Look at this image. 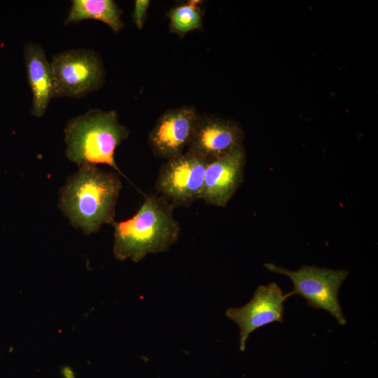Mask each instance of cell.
Listing matches in <instances>:
<instances>
[{
	"instance_id": "1",
	"label": "cell",
	"mask_w": 378,
	"mask_h": 378,
	"mask_svg": "<svg viewBox=\"0 0 378 378\" xmlns=\"http://www.w3.org/2000/svg\"><path fill=\"white\" fill-rule=\"evenodd\" d=\"M121 188L118 173L83 165L62 189L59 207L74 227L88 234L94 233L115 221Z\"/></svg>"
},
{
	"instance_id": "2",
	"label": "cell",
	"mask_w": 378,
	"mask_h": 378,
	"mask_svg": "<svg viewBox=\"0 0 378 378\" xmlns=\"http://www.w3.org/2000/svg\"><path fill=\"white\" fill-rule=\"evenodd\" d=\"M174 209L162 196L150 195L131 218L113 221L115 257L137 262L149 253L167 251L178 241L181 233Z\"/></svg>"
},
{
	"instance_id": "3",
	"label": "cell",
	"mask_w": 378,
	"mask_h": 378,
	"mask_svg": "<svg viewBox=\"0 0 378 378\" xmlns=\"http://www.w3.org/2000/svg\"><path fill=\"white\" fill-rule=\"evenodd\" d=\"M114 110L90 109L70 120L64 130L66 155L79 167L106 164L123 175L115 160L117 147L129 136Z\"/></svg>"
},
{
	"instance_id": "4",
	"label": "cell",
	"mask_w": 378,
	"mask_h": 378,
	"mask_svg": "<svg viewBox=\"0 0 378 378\" xmlns=\"http://www.w3.org/2000/svg\"><path fill=\"white\" fill-rule=\"evenodd\" d=\"M264 266L271 272L287 276L293 284V289L284 295L286 299L294 295L303 297L307 304L330 314L340 325L346 321L339 302L340 288L347 277L348 271L340 269L304 265L296 271L287 270L272 263Z\"/></svg>"
},
{
	"instance_id": "5",
	"label": "cell",
	"mask_w": 378,
	"mask_h": 378,
	"mask_svg": "<svg viewBox=\"0 0 378 378\" xmlns=\"http://www.w3.org/2000/svg\"><path fill=\"white\" fill-rule=\"evenodd\" d=\"M50 65L53 98H81L98 90L104 81L102 59L90 49H71L55 54Z\"/></svg>"
},
{
	"instance_id": "6",
	"label": "cell",
	"mask_w": 378,
	"mask_h": 378,
	"mask_svg": "<svg viewBox=\"0 0 378 378\" xmlns=\"http://www.w3.org/2000/svg\"><path fill=\"white\" fill-rule=\"evenodd\" d=\"M207 163L206 159L187 150L166 160L155 181L158 194L174 207L201 200Z\"/></svg>"
},
{
	"instance_id": "7",
	"label": "cell",
	"mask_w": 378,
	"mask_h": 378,
	"mask_svg": "<svg viewBox=\"0 0 378 378\" xmlns=\"http://www.w3.org/2000/svg\"><path fill=\"white\" fill-rule=\"evenodd\" d=\"M200 115L195 106L188 105L163 113L148 134V144L153 154L168 160L185 152Z\"/></svg>"
},
{
	"instance_id": "8",
	"label": "cell",
	"mask_w": 378,
	"mask_h": 378,
	"mask_svg": "<svg viewBox=\"0 0 378 378\" xmlns=\"http://www.w3.org/2000/svg\"><path fill=\"white\" fill-rule=\"evenodd\" d=\"M286 298L276 283L259 286L245 305L227 309L226 316L239 327V349L244 351L250 334L273 322L284 321Z\"/></svg>"
},
{
	"instance_id": "9",
	"label": "cell",
	"mask_w": 378,
	"mask_h": 378,
	"mask_svg": "<svg viewBox=\"0 0 378 378\" xmlns=\"http://www.w3.org/2000/svg\"><path fill=\"white\" fill-rule=\"evenodd\" d=\"M245 164L243 146L209 161L201 200L209 205L225 206L243 181Z\"/></svg>"
},
{
	"instance_id": "10",
	"label": "cell",
	"mask_w": 378,
	"mask_h": 378,
	"mask_svg": "<svg viewBox=\"0 0 378 378\" xmlns=\"http://www.w3.org/2000/svg\"><path fill=\"white\" fill-rule=\"evenodd\" d=\"M242 141L243 131L234 122L200 115L186 150L209 162L242 146Z\"/></svg>"
},
{
	"instance_id": "11",
	"label": "cell",
	"mask_w": 378,
	"mask_h": 378,
	"mask_svg": "<svg viewBox=\"0 0 378 378\" xmlns=\"http://www.w3.org/2000/svg\"><path fill=\"white\" fill-rule=\"evenodd\" d=\"M27 76L32 92L31 112L36 117L44 115L50 101L53 98V80L50 62L43 48L29 43L24 48Z\"/></svg>"
},
{
	"instance_id": "12",
	"label": "cell",
	"mask_w": 378,
	"mask_h": 378,
	"mask_svg": "<svg viewBox=\"0 0 378 378\" xmlns=\"http://www.w3.org/2000/svg\"><path fill=\"white\" fill-rule=\"evenodd\" d=\"M122 10L112 0H73L65 24L95 20L107 24L114 33L124 27Z\"/></svg>"
},
{
	"instance_id": "13",
	"label": "cell",
	"mask_w": 378,
	"mask_h": 378,
	"mask_svg": "<svg viewBox=\"0 0 378 378\" xmlns=\"http://www.w3.org/2000/svg\"><path fill=\"white\" fill-rule=\"evenodd\" d=\"M201 2L197 0H190L167 12L170 32L182 38L189 31L202 29V13L200 7Z\"/></svg>"
},
{
	"instance_id": "14",
	"label": "cell",
	"mask_w": 378,
	"mask_h": 378,
	"mask_svg": "<svg viewBox=\"0 0 378 378\" xmlns=\"http://www.w3.org/2000/svg\"><path fill=\"white\" fill-rule=\"evenodd\" d=\"M150 3L149 0L134 1L132 12V21L138 29H141L144 27Z\"/></svg>"
}]
</instances>
